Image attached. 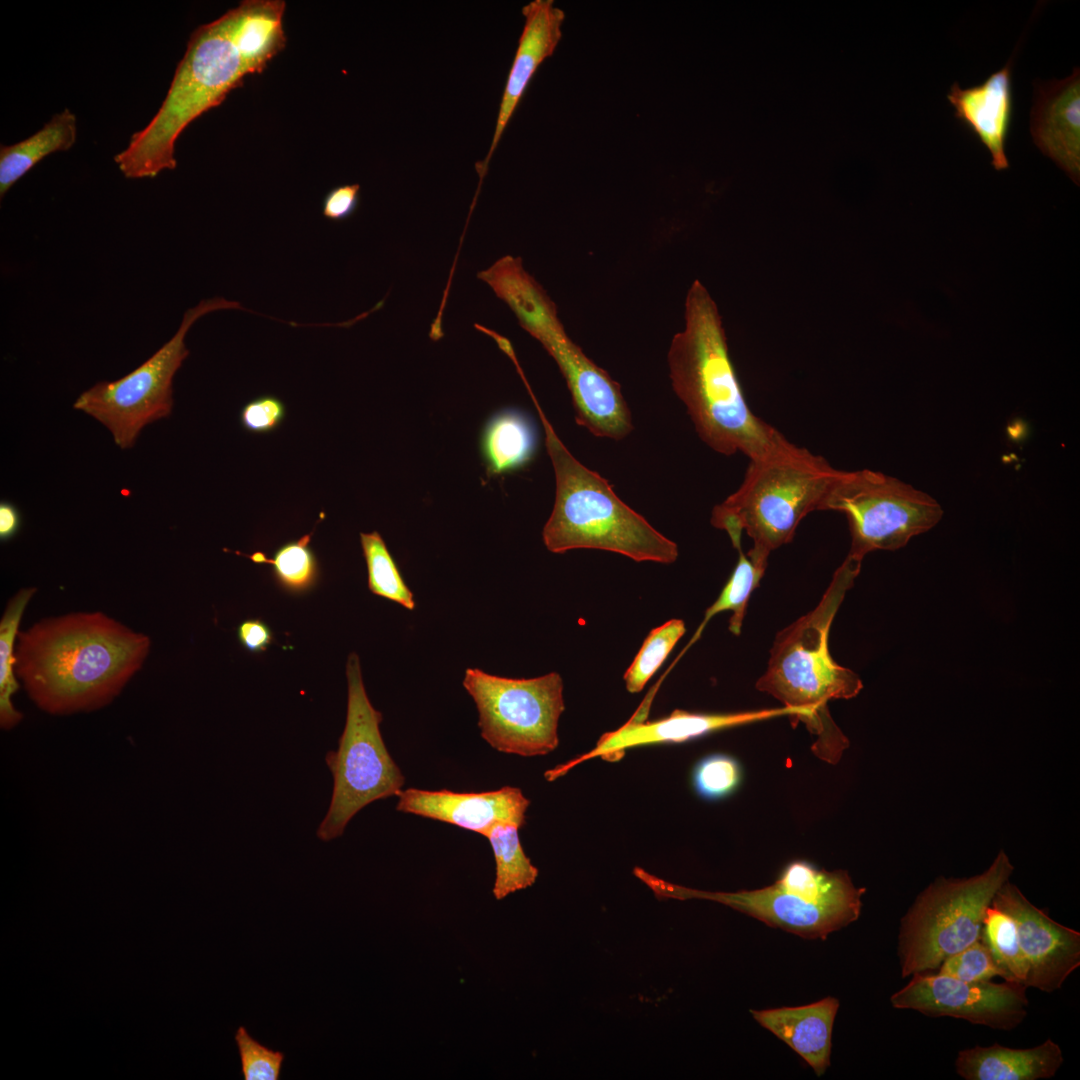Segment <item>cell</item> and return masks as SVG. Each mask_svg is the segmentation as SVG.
<instances>
[{
  "instance_id": "obj_21",
  "label": "cell",
  "mask_w": 1080,
  "mask_h": 1080,
  "mask_svg": "<svg viewBox=\"0 0 1080 1080\" xmlns=\"http://www.w3.org/2000/svg\"><path fill=\"white\" fill-rule=\"evenodd\" d=\"M839 1001L826 997L804 1006L752 1010L753 1018L791 1047L817 1076L830 1065L831 1038Z\"/></svg>"
},
{
  "instance_id": "obj_1",
  "label": "cell",
  "mask_w": 1080,
  "mask_h": 1080,
  "mask_svg": "<svg viewBox=\"0 0 1080 1080\" xmlns=\"http://www.w3.org/2000/svg\"><path fill=\"white\" fill-rule=\"evenodd\" d=\"M285 9L283 0H245L193 31L158 112L114 157L125 177L153 178L176 167L183 130L285 48Z\"/></svg>"
},
{
  "instance_id": "obj_6",
  "label": "cell",
  "mask_w": 1080,
  "mask_h": 1080,
  "mask_svg": "<svg viewBox=\"0 0 1080 1080\" xmlns=\"http://www.w3.org/2000/svg\"><path fill=\"white\" fill-rule=\"evenodd\" d=\"M841 471L784 438L750 460L739 488L713 508L711 524L726 531L735 549L741 547L745 531L753 541L751 549L769 556L793 539L806 515L821 511Z\"/></svg>"
},
{
  "instance_id": "obj_37",
  "label": "cell",
  "mask_w": 1080,
  "mask_h": 1080,
  "mask_svg": "<svg viewBox=\"0 0 1080 1080\" xmlns=\"http://www.w3.org/2000/svg\"><path fill=\"white\" fill-rule=\"evenodd\" d=\"M237 637L244 648L250 652L265 651L272 642L270 627L259 619L245 620L237 628Z\"/></svg>"
},
{
  "instance_id": "obj_5",
  "label": "cell",
  "mask_w": 1080,
  "mask_h": 1080,
  "mask_svg": "<svg viewBox=\"0 0 1080 1080\" xmlns=\"http://www.w3.org/2000/svg\"><path fill=\"white\" fill-rule=\"evenodd\" d=\"M526 381L544 428L546 449L556 480L554 507L542 532L547 549L553 553L600 549L637 562L673 563L678 557L676 543L624 503L606 479L570 453Z\"/></svg>"
},
{
  "instance_id": "obj_4",
  "label": "cell",
  "mask_w": 1080,
  "mask_h": 1080,
  "mask_svg": "<svg viewBox=\"0 0 1080 1080\" xmlns=\"http://www.w3.org/2000/svg\"><path fill=\"white\" fill-rule=\"evenodd\" d=\"M861 563L847 555L816 607L776 634L767 669L755 685L793 711L792 725L802 722L817 737L813 753L833 764L840 760L849 741L832 719L828 702L854 698L863 684L858 674L834 660L829 633Z\"/></svg>"
},
{
  "instance_id": "obj_33",
  "label": "cell",
  "mask_w": 1080,
  "mask_h": 1080,
  "mask_svg": "<svg viewBox=\"0 0 1080 1080\" xmlns=\"http://www.w3.org/2000/svg\"><path fill=\"white\" fill-rule=\"evenodd\" d=\"M235 1042L245 1080H279L284 1054L255 1040L244 1026L235 1033Z\"/></svg>"
},
{
  "instance_id": "obj_22",
  "label": "cell",
  "mask_w": 1080,
  "mask_h": 1080,
  "mask_svg": "<svg viewBox=\"0 0 1080 1080\" xmlns=\"http://www.w3.org/2000/svg\"><path fill=\"white\" fill-rule=\"evenodd\" d=\"M1063 1062L1061 1047L1050 1038L1024 1049L995 1042L960 1050L955 1071L964 1080H1039L1054 1077Z\"/></svg>"
},
{
  "instance_id": "obj_23",
  "label": "cell",
  "mask_w": 1080,
  "mask_h": 1080,
  "mask_svg": "<svg viewBox=\"0 0 1080 1080\" xmlns=\"http://www.w3.org/2000/svg\"><path fill=\"white\" fill-rule=\"evenodd\" d=\"M76 116L65 108L39 131L18 143L1 146L0 196L47 155L69 150L76 141Z\"/></svg>"
},
{
  "instance_id": "obj_9",
  "label": "cell",
  "mask_w": 1080,
  "mask_h": 1080,
  "mask_svg": "<svg viewBox=\"0 0 1080 1080\" xmlns=\"http://www.w3.org/2000/svg\"><path fill=\"white\" fill-rule=\"evenodd\" d=\"M346 676L345 727L338 749L329 751L325 757L333 777V791L328 811L317 829V837L324 842L341 836L350 820L368 804L397 796L405 782L382 738V714L367 696L355 653L348 657Z\"/></svg>"
},
{
  "instance_id": "obj_24",
  "label": "cell",
  "mask_w": 1080,
  "mask_h": 1080,
  "mask_svg": "<svg viewBox=\"0 0 1080 1080\" xmlns=\"http://www.w3.org/2000/svg\"><path fill=\"white\" fill-rule=\"evenodd\" d=\"M537 431L531 419L517 409L493 416L483 433L482 451L488 471L503 474L526 465L537 448Z\"/></svg>"
},
{
  "instance_id": "obj_7",
  "label": "cell",
  "mask_w": 1080,
  "mask_h": 1080,
  "mask_svg": "<svg viewBox=\"0 0 1080 1080\" xmlns=\"http://www.w3.org/2000/svg\"><path fill=\"white\" fill-rule=\"evenodd\" d=\"M634 875L658 897L715 901L807 939L824 940L830 933L856 921L866 891L855 887L845 870L830 872L803 860L789 863L772 885L738 892L686 888L638 867Z\"/></svg>"
},
{
  "instance_id": "obj_30",
  "label": "cell",
  "mask_w": 1080,
  "mask_h": 1080,
  "mask_svg": "<svg viewBox=\"0 0 1080 1080\" xmlns=\"http://www.w3.org/2000/svg\"><path fill=\"white\" fill-rule=\"evenodd\" d=\"M360 541L367 565L370 591L413 610L416 606L413 594L403 580L381 535L376 531L360 533Z\"/></svg>"
},
{
  "instance_id": "obj_17",
  "label": "cell",
  "mask_w": 1080,
  "mask_h": 1080,
  "mask_svg": "<svg viewBox=\"0 0 1080 1080\" xmlns=\"http://www.w3.org/2000/svg\"><path fill=\"white\" fill-rule=\"evenodd\" d=\"M397 796L396 810L400 812L445 822L481 835L498 823L523 827L530 805L521 789L511 786L485 792L407 788Z\"/></svg>"
},
{
  "instance_id": "obj_28",
  "label": "cell",
  "mask_w": 1080,
  "mask_h": 1080,
  "mask_svg": "<svg viewBox=\"0 0 1080 1080\" xmlns=\"http://www.w3.org/2000/svg\"><path fill=\"white\" fill-rule=\"evenodd\" d=\"M980 939L989 949L1000 977L1025 985L1028 965L1013 919L990 905L984 915Z\"/></svg>"
},
{
  "instance_id": "obj_12",
  "label": "cell",
  "mask_w": 1080,
  "mask_h": 1080,
  "mask_svg": "<svg viewBox=\"0 0 1080 1080\" xmlns=\"http://www.w3.org/2000/svg\"><path fill=\"white\" fill-rule=\"evenodd\" d=\"M462 683L476 704L480 735L492 748L524 757L557 748L565 708L558 673L514 679L468 668Z\"/></svg>"
},
{
  "instance_id": "obj_32",
  "label": "cell",
  "mask_w": 1080,
  "mask_h": 1080,
  "mask_svg": "<svg viewBox=\"0 0 1080 1080\" xmlns=\"http://www.w3.org/2000/svg\"><path fill=\"white\" fill-rule=\"evenodd\" d=\"M692 781L695 791L703 799H721L738 787L741 767L738 761L729 755L711 754L695 765Z\"/></svg>"
},
{
  "instance_id": "obj_34",
  "label": "cell",
  "mask_w": 1080,
  "mask_h": 1080,
  "mask_svg": "<svg viewBox=\"0 0 1080 1080\" xmlns=\"http://www.w3.org/2000/svg\"><path fill=\"white\" fill-rule=\"evenodd\" d=\"M938 973L967 982L988 981L1000 976L989 949L981 939L945 959Z\"/></svg>"
},
{
  "instance_id": "obj_31",
  "label": "cell",
  "mask_w": 1080,
  "mask_h": 1080,
  "mask_svg": "<svg viewBox=\"0 0 1080 1080\" xmlns=\"http://www.w3.org/2000/svg\"><path fill=\"white\" fill-rule=\"evenodd\" d=\"M685 631V623L681 619H671L650 631L623 676L630 693L640 692L644 688Z\"/></svg>"
},
{
  "instance_id": "obj_29",
  "label": "cell",
  "mask_w": 1080,
  "mask_h": 1080,
  "mask_svg": "<svg viewBox=\"0 0 1080 1080\" xmlns=\"http://www.w3.org/2000/svg\"><path fill=\"white\" fill-rule=\"evenodd\" d=\"M312 533L289 541L280 546L272 557L262 552L242 554L255 563L271 564L277 582L292 592H303L311 588L319 576L317 558L310 547Z\"/></svg>"
},
{
  "instance_id": "obj_2",
  "label": "cell",
  "mask_w": 1080,
  "mask_h": 1080,
  "mask_svg": "<svg viewBox=\"0 0 1080 1080\" xmlns=\"http://www.w3.org/2000/svg\"><path fill=\"white\" fill-rule=\"evenodd\" d=\"M15 673L31 700L53 715L109 704L138 672L147 635L101 612L49 617L19 631Z\"/></svg>"
},
{
  "instance_id": "obj_18",
  "label": "cell",
  "mask_w": 1080,
  "mask_h": 1080,
  "mask_svg": "<svg viewBox=\"0 0 1080 1080\" xmlns=\"http://www.w3.org/2000/svg\"><path fill=\"white\" fill-rule=\"evenodd\" d=\"M522 15L524 26L503 91L491 145L484 160L475 165L480 185L532 77L541 63L553 55L562 38L565 13L553 0H533L522 7Z\"/></svg>"
},
{
  "instance_id": "obj_19",
  "label": "cell",
  "mask_w": 1080,
  "mask_h": 1080,
  "mask_svg": "<svg viewBox=\"0 0 1080 1080\" xmlns=\"http://www.w3.org/2000/svg\"><path fill=\"white\" fill-rule=\"evenodd\" d=\"M1030 133L1038 149L1075 183L1080 177V70L1034 84Z\"/></svg>"
},
{
  "instance_id": "obj_35",
  "label": "cell",
  "mask_w": 1080,
  "mask_h": 1080,
  "mask_svg": "<svg viewBox=\"0 0 1080 1080\" xmlns=\"http://www.w3.org/2000/svg\"><path fill=\"white\" fill-rule=\"evenodd\" d=\"M286 416V407L274 395H261L247 402L240 412L242 427L251 433L265 434L276 430Z\"/></svg>"
},
{
  "instance_id": "obj_3",
  "label": "cell",
  "mask_w": 1080,
  "mask_h": 1080,
  "mask_svg": "<svg viewBox=\"0 0 1080 1080\" xmlns=\"http://www.w3.org/2000/svg\"><path fill=\"white\" fill-rule=\"evenodd\" d=\"M674 392L700 439L717 453L763 456L785 437L750 409L729 356L715 301L695 280L685 300V328L668 352Z\"/></svg>"
},
{
  "instance_id": "obj_16",
  "label": "cell",
  "mask_w": 1080,
  "mask_h": 1080,
  "mask_svg": "<svg viewBox=\"0 0 1080 1080\" xmlns=\"http://www.w3.org/2000/svg\"><path fill=\"white\" fill-rule=\"evenodd\" d=\"M792 714L791 709L783 706L736 713H692L675 710L665 718L647 722L634 718L617 730L603 734L591 751L546 771L544 775L546 780L554 781L576 765L595 757L614 762L621 759L629 748L685 742L713 731L777 716L790 717Z\"/></svg>"
},
{
  "instance_id": "obj_25",
  "label": "cell",
  "mask_w": 1080,
  "mask_h": 1080,
  "mask_svg": "<svg viewBox=\"0 0 1080 1080\" xmlns=\"http://www.w3.org/2000/svg\"><path fill=\"white\" fill-rule=\"evenodd\" d=\"M736 550L739 553L737 564L716 601L705 611L688 646L699 638L709 620L723 611H732L729 630L734 635L740 634L750 595L763 578L769 556L752 549L744 554L742 547Z\"/></svg>"
},
{
  "instance_id": "obj_8",
  "label": "cell",
  "mask_w": 1080,
  "mask_h": 1080,
  "mask_svg": "<svg viewBox=\"0 0 1080 1080\" xmlns=\"http://www.w3.org/2000/svg\"><path fill=\"white\" fill-rule=\"evenodd\" d=\"M1014 870L1004 851L981 874L937 877L900 921L898 956L902 977L938 970L948 957L979 940L983 919L997 891Z\"/></svg>"
},
{
  "instance_id": "obj_15",
  "label": "cell",
  "mask_w": 1080,
  "mask_h": 1080,
  "mask_svg": "<svg viewBox=\"0 0 1080 1080\" xmlns=\"http://www.w3.org/2000/svg\"><path fill=\"white\" fill-rule=\"evenodd\" d=\"M991 906L1015 923L1028 965L1025 985L1047 993L1061 989L1080 966V932L1053 920L1009 881L997 891Z\"/></svg>"
},
{
  "instance_id": "obj_36",
  "label": "cell",
  "mask_w": 1080,
  "mask_h": 1080,
  "mask_svg": "<svg viewBox=\"0 0 1080 1080\" xmlns=\"http://www.w3.org/2000/svg\"><path fill=\"white\" fill-rule=\"evenodd\" d=\"M360 203V185L343 184L330 189L322 201L323 216L340 222L351 217Z\"/></svg>"
},
{
  "instance_id": "obj_20",
  "label": "cell",
  "mask_w": 1080,
  "mask_h": 1080,
  "mask_svg": "<svg viewBox=\"0 0 1080 1080\" xmlns=\"http://www.w3.org/2000/svg\"><path fill=\"white\" fill-rule=\"evenodd\" d=\"M980 84L962 88L953 83L947 99L954 116L985 146L996 170L1009 167L1006 143L1013 118L1012 64L1017 52Z\"/></svg>"
},
{
  "instance_id": "obj_13",
  "label": "cell",
  "mask_w": 1080,
  "mask_h": 1080,
  "mask_svg": "<svg viewBox=\"0 0 1080 1080\" xmlns=\"http://www.w3.org/2000/svg\"><path fill=\"white\" fill-rule=\"evenodd\" d=\"M1027 986L1011 981L967 982L940 973H918L895 992L894 1008L928 1017H952L995 1030L1010 1031L1028 1014Z\"/></svg>"
},
{
  "instance_id": "obj_10",
  "label": "cell",
  "mask_w": 1080,
  "mask_h": 1080,
  "mask_svg": "<svg viewBox=\"0 0 1080 1080\" xmlns=\"http://www.w3.org/2000/svg\"><path fill=\"white\" fill-rule=\"evenodd\" d=\"M244 309L237 301L213 297L185 311L176 333L140 366L115 381L97 382L83 391L73 408L103 424L121 449L132 448L142 429L168 417L173 409V378L189 355L185 337L208 313Z\"/></svg>"
},
{
  "instance_id": "obj_26",
  "label": "cell",
  "mask_w": 1080,
  "mask_h": 1080,
  "mask_svg": "<svg viewBox=\"0 0 1080 1080\" xmlns=\"http://www.w3.org/2000/svg\"><path fill=\"white\" fill-rule=\"evenodd\" d=\"M519 829L512 823H498L484 835L494 855L496 873L492 892L497 900L532 886L538 877V869L523 850Z\"/></svg>"
},
{
  "instance_id": "obj_27",
  "label": "cell",
  "mask_w": 1080,
  "mask_h": 1080,
  "mask_svg": "<svg viewBox=\"0 0 1080 1080\" xmlns=\"http://www.w3.org/2000/svg\"><path fill=\"white\" fill-rule=\"evenodd\" d=\"M36 588L19 590L8 602L0 621V724L5 730L16 726L22 714L14 707L12 696L19 689L15 673V641L24 610Z\"/></svg>"
},
{
  "instance_id": "obj_14",
  "label": "cell",
  "mask_w": 1080,
  "mask_h": 1080,
  "mask_svg": "<svg viewBox=\"0 0 1080 1080\" xmlns=\"http://www.w3.org/2000/svg\"><path fill=\"white\" fill-rule=\"evenodd\" d=\"M531 335L556 361L565 378L577 424L596 437L625 438L633 425L620 385L569 338L559 318Z\"/></svg>"
},
{
  "instance_id": "obj_38",
  "label": "cell",
  "mask_w": 1080,
  "mask_h": 1080,
  "mask_svg": "<svg viewBox=\"0 0 1080 1080\" xmlns=\"http://www.w3.org/2000/svg\"><path fill=\"white\" fill-rule=\"evenodd\" d=\"M21 527V514L17 507L8 501L0 502V540L12 539Z\"/></svg>"
},
{
  "instance_id": "obj_11",
  "label": "cell",
  "mask_w": 1080,
  "mask_h": 1080,
  "mask_svg": "<svg viewBox=\"0 0 1080 1080\" xmlns=\"http://www.w3.org/2000/svg\"><path fill=\"white\" fill-rule=\"evenodd\" d=\"M824 510L845 514L851 535L848 555L860 560L875 550L904 547L943 515L941 505L927 493L869 469L842 470L823 500Z\"/></svg>"
}]
</instances>
